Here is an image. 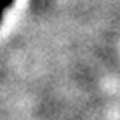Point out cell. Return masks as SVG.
Listing matches in <instances>:
<instances>
[{
  "instance_id": "obj_1",
  "label": "cell",
  "mask_w": 120,
  "mask_h": 120,
  "mask_svg": "<svg viewBox=\"0 0 120 120\" xmlns=\"http://www.w3.org/2000/svg\"><path fill=\"white\" fill-rule=\"evenodd\" d=\"M12 2H14V0H0V7H2V9L5 10V9H7Z\"/></svg>"
},
{
  "instance_id": "obj_2",
  "label": "cell",
  "mask_w": 120,
  "mask_h": 120,
  "mask_svg": "<svg viewBox=\"0 0 120 120\" xmlns=\"http://www.w3.org/2000/svg\"><path fill=\"white\" fill-rule=\"evenodd\" d=\"M2 14H4V9L0 7V19H2Z\"/></svg>"
}]
</instances>
